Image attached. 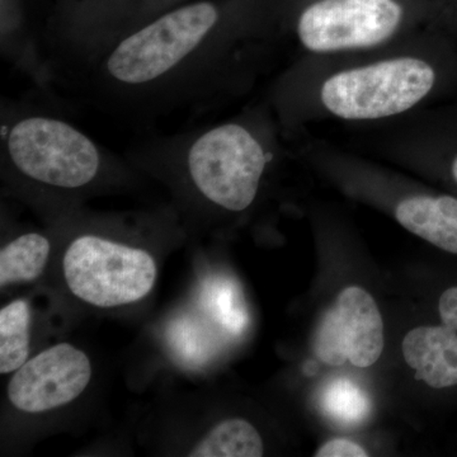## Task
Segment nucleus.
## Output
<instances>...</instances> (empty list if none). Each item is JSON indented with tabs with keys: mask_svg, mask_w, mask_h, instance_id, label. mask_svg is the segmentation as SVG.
Masks as SVG:
<instances>
[{
	"mask_svg": "<svg viewBox=\"0 0 457 457\" xmlns=\"http://www.w3.org/2000/svg\"><path fill=\"white\" fill-rule=\"evenodd\" d=\"M2 152L23 179L68 191L92 185L104 164V152L95 140L50 114H22L3 125Z\"/></svg>",
	"mask_w": 457,
	"mask_h": 457,
	"instance_id": "1",
	"label": "nucleus"
},
{
	"mask_svg": "<svg viewBox=\"0 0 457 457\" xmlns=\"http://www.w3.org/2000/svg\"><path fill=\"white\" fill-rule=\"evenodd\" d=\"M167 140L179 149L188 179L209 203L231 212L254 203L270 154L248 128L228 122Z\"/></svg>",
	"mask_w": 457,
	"mask_h": 457,
	"instance_id": "2",
	"label": "nucleus"
},
{
	"mask_svg": "<svg viewBox=\"0 0 457 457\" xmlns=\"http://www.w3.org/2000/svg\"><path fill=\"white\" fill-rule=\"evenodd\" d=\"M62 272L78 299L104 309L139 302L156 281V263L149 252L92 234L69 245Z\"/></svg>",
	"mask_w": 457,
	"mask_h": 457,
	"instance_id": "3",
	"label": "nucleus"
},
{
	"mask_svg": "<svg viewBox=\"0 0 457 457\" xmlns=\"http://www.w3.org/2000/svg\"><path fill=\"white\" fill-rule=\"evenodd\" d=\"M436 73L417 57H396L350 69L324 83L320 98L330 113L345 120H378L416 106L431 92Z\"/></svg>",
	"mask_w": 457,
	"mask_h": 457,
	"instance_id": "4",
	"label": "nucleus"
},
{
	"mask_svg": "<svg viewBox=\"0 0 457 457\" xmlns=\"http://www.w3.org/2000/svg\"><path fill=\"white\" fill-rule=\"evenodd\" d=\"M402 18L395 0H319L303 12L297 36L312 53L369 49L389 40Z\"/></svg>",
	"mask_w": 457,
	"mask_h": 457,
	"instance_id": "5",
	"label": "nucleus"
},
{
	"mask_svg": "<svg viewBox=\"0 0 457 457\" xmlns=\"http://www.w3.org/2000/svg\"><path fill=\"white\" fill-rule=\"evenodd\" d=\"M143 0H56L46 46L60 64L88 68L121 37Z\"/></svg>",
	"mask_w": 457,
	"mask_h": 457,
	"instance_id": "6",
	"label": "nucleus"
},
{
	"mask_svg": "<svg viewBox=\"0 0 457 457\" xmlns=\"http://www.w3.org/2000/svg\"><path fill=\"white\" fill-rule=\"evenodd\" d=\"M318 359L329 366L350 362L366 369L384 350V323L378 303L363 288L352 286L337 297L315 335Z\"/></svg>",
	"mask_w": 457,
	"mask_h": 457,
	"instance_id": "7",
	"label": "nucleus"
},
{
	"mask_svg": "<svg viewBox=\"0 0 457 457\" xmlns=\"http://www.w3.org/2000/svg\"><path fill=\"white\" fill-rule=\"evenodd\" d=\"M92 363L79 348L59 343L27 361L8 384V398L25 413H44L73 402L88 386Z\"/></svg>",
	"mask_w": 457,
	"mask_h": 457,
	"instance_id": "8",
	"label": "nucleus"
},
{
	"mask_svg": "<svg viewBox=\"0 0 457 457\" xmlns=\"http://www.w3.org/2000/svg\"><path fill=\"white\" fill-rule=\"evenodd\" d=\"M403 356L414 378L433 389L457 385V329L442 323L411 329L403 339Z\"/></svg>",
	"mask_w": 457,
	"mask_h": 457,
	"instance_id": "9",
	"label": "nucleus"
},
{
	"mask_svg": "<svg viewBox=\"0 0 457 457\" xmlns=\"http://www.w3.org/2000/svg\"><path fill=\"white\" fill-rule=\"evenodd\" d=\"M396 220L411 233L442 251L457 254V198L416 196L403 200Z\"/></svg>",
	"mask_w": 457,
	"mask_h": 457,
	"instance_id": "10",
	"label": "nucleus"
},
{
	"mask_svg": "<svg viewBox=\"0 0 457 457\" xmlns=\"http://www.w3.org/2000/svg\"><path fill=\"white\" fill-rule=\"evenodd\" d=\"M51 245L38 233L23 234L0 251V285L23 284L40 278L49 262Z\"/></svg>",
	"mask_w": 457,
	"mask_h": 457,
	"instance_id": "11",
	"label": "nucleus"
},
{
	"mask_svg": "<svg viewBox=\"0 0 457 457\" xmlns=\"http://www.w3.org/2000/svg\"><path fill=\"white\" fill-rule=\"evenodd\" d=\"M264 446L253 425L233 418L213 427L192 447L191 457H260Z\"/></svg>",
	"mask_w": 457,
	"mask_h": 457,
	"instance_id": "12",
	"label": "nucleus"
},
{
	"mask_svg": "<svg viewBox=\"0 0 457 457\" xmlns=\"http://www.w3.org/2000/svg\"><path fill=\"white\" fill-rule=\"evenodd\" d=\"M31 308L26 300H14L0 311V374H11L29 356Z\"/></svg>",
	"mask_w": 457,
	"mask_h": 457,
	"instance_id": "13",
	"label": "nucleus"
},
{
	"mask_svg": "<svg viewBox=\"0 0 457 457\" xmlns=\"http://www.w3.org/2000/svg\"><path fill=\"white\" fill-rule=\"evenodd\" d=\"M323 407L327 413L347 425L360 423L369 414L370 403L366 394L345 378H339L323 394Z\"/></svg>",
	"mask_w": 457,
	"mask_h": 457,
	"instance_id": "14",
	"label": "nucleus"
},
{
	"mask_svg": "<svg viewBox=\"0 0 457 457\" xmlns=\"http://www.w3.org/2000/svg\"><path fill=\"white\" fill-rule=\"evenodd\" d=\"M186 2L187 0H143L140 8L137 9V14H135L134 20L131 21L130 26L128 27L123 35L137 29V27L144 25V23L149 22L153 18L158 17L159 14L164 13V12L170 11V9L183 4Z\"/></svg>",
	"mask_w": 457,
	"mask_h": 457,
	"instance_id": "15",
	"label": "nucleus"
},
{
	"mask_svg": "<svg viewBox=\"0 0 457 457\" xmlns=\"http://www.w3.org/2000/svg\"><path fill=\"white\" fill-rule=\"evenodd\" d=\"M317 457H366L369 453L356 442L345 438H335L328 441L326 445L315 453Z\"/></svg>",
	"mask_w": 457,
	"mask_h": 457,
	"instance_id": "16",
	"label": "nucleus"
},
{
	"mask_svg": "<svg viewBox=\"0 0 457 457\" xmlns=\"http://www.w3.org/2000/svg\"><path fill=\"white\" fill-rule=\"evenodd\" d=\"M438 311L442 323L457 329V287H451L441 295Z\"/></svg>",
	"mask_w": 457,
	"mask_h": 457,
	"instance_id": "17",
	"label": "nucleus"
},
{
	"mask_svg": "<svg viewBox=\"0 0 457 457\" xmlns=\"http://www.w3.org/2000/svg\"><path fill=\"white\" fill-rule=\"evenodd\" d=\"M453 179H455V180L457 182V156H456L455 162H453Z\"/></svg>",
	"mask_w": 457,
	"mask_h": 457,
	"instance_id": "18",
	"label": "nucleus"
}]
</instances>
